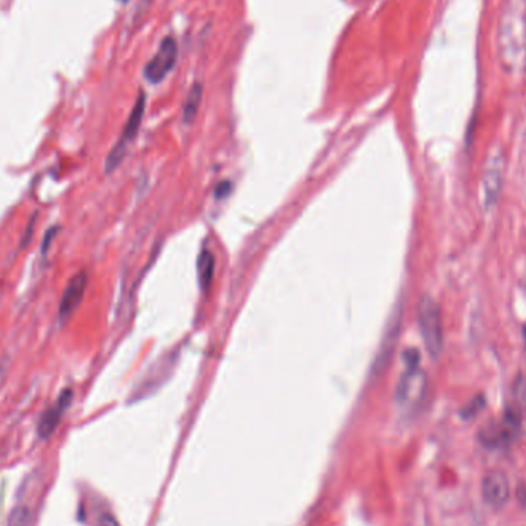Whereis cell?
<instances>
[{"label":"cell","mask_w":526,"mask_h":526,"mask_svg":"<svg viewBox=\"0 0 526 526\" xmlns=\"http://www.w3.org/2000/svg\"><path fill=\"white\" fill-rule=\"evenodd\" d=\"M400 319H402V313L399 311L392 315V320L390 322V325H388L383 341L382 345H380L379 354L372 365V374H376V376H380V374L385 371V368H388V365H390V360L394 353V348H396L397 337L400 334Z\"/></svg>","instance_id":"cell-10"},{"label":"cell","mask_w":526,"mask_h":526,"mask_svg":"<svg viewBox=\"0 0 526 526\" xmlns=\"http://www.w3.org/2000/svg\"><path fill=\"white\" fill-rule=\"evenodd\" d=\"M177 61V43L173 37H165L160 42V47L157 50L154 57L147 63L143 70L145 77L151 83H159L165 78L169 71L174 68Z\"/></svg>","instance_id":"cell-5"},{"label":"cell","mask_w":526,"mask_h":526,"mask_svg":"<svg viewBox=\"0 0 526 526\" xmlns=\"http://www.w3.org/2000/svg\"><path fill=\"white\" fill-rule=\"evenodd\" d=\"M72 397H74V392H72L71 388H65V390L59 394L56 402L42 414L41 419H39V423H37L39 437L45 440V439H50L52 434L56 432L57 426L63 417V414L67 412V410L72 403Z\"/></svg>","instance_id":"cell-8"},{"label":"cell","mask_w":526,"mask_h":526,"mask_svg":"<svg viewBox=\"0 0 526 526\" xmlns=\"http://www.w3.org/2000/svg\"><path fill=\"white\" fill-rule=\"evenodd\" d=\"M417 320L423 344L432 359H437L443 350L442 313L431 295H423L417 306Z\"/></svg>","instance_id":"cell-2"},{"label":"cell","mask_w":526,"mask_h":526,"mask_svg":"<svg viewBox=\"0 0 526 526\" xmlns=\"http://www.w3.org/2000/svg\"><path fill=\"white\" fill-rule=\"evenodd\" d=\"M522 426V416L517 406H508L497 422H490L478 431L480 443L490 450L505 448L517 439Z\"/></svg>","instance_id":"cell-3"},{"label":"cell","mask_w":526,"mask_h":526,"mask_svg":"<svg viewBox=\"0 0 526 526\" xmlns=\"http://www.w3.org/2000/svg\"><path fill=\"white\" fill-rule=\"evenodd\" d=\"M482 496L492 508H502L509 501L511 486L508 476L502 470H491L482 482Z\"/></svg>","instance_id":"cell-7"},{"label":"cell","mask_w":526,"mask_h":526,"mask_svg":"<svg viewBox=\"0 0 526 526\" xmlns=\"http://www.w3.org/2000/svg\"><path fill=\"white\" fill-rule=\"evenodd\" d=\"M517 496H518V501H520V503H522V505L525 506V508H526V488H523V486H520V488H518Z\"/></svg>","instance_id":"cell-17"},{"label":"cell","mask_w":526,"mask_h":526,"mask_svg":"<svg viewBox=\"0 0 526 526\" xmlns=\"http://www.w3.org/2000/svg\"><path fill=\"white\" fill-rule=\"evenodd\" d=\"M87 286L88 274L85 271H78L68 280L62 293L61 304H59V319H61V322L70 319L76 313L77 308L81 306L83 295L87 293Z\"/></svg>","instance_id":"cell-6"},{"label":"cell","mask_w":526,"mask_h":526,"mask_svg":"<svg viewBox=\"0 0 526 526\" xmlns=\"http://www.w3.org/2000/svg\"><path fill=\"white\" fill-rule=\"evenodd\" d=\"M98 526H120V523L111 512H102L98 517Z\"/></svg>","instance_id":"cell-16"},{"label":"cell","mask_w":526,"mask_h":526,"mask_svg":"<svg viewBox=\"0 0 526 526\" xmlns=\"http://www.w3.org/2000/svg\"><path fill=\"white\" fill-rule=\"evenodd\" d=\"M406 370L400 377L396 388V402L402 408H411L422 400L426 390V376L420 370V353L408 350L403 354Z\"/></svg>","instance_id":"cell-1"},{"label":"cell","mask_w":526,"mask_h":526,"mask_svg":"<svg viewBox=\"0 0 526 526\" xmlns=\"http://www.w3.org/2000/svg\"><path fill=\"white\" fill-rule=\"evenodd\" d=\"M503 177V160L501 154H494L488 160L486 171L483 176V194H485V207L491 208L496 205V202L501 196Z\"/></svg>","instance_id":"cell-9"},{"label":"cell","mask_w":526,"mask_h":526,"mask_svg":"<svg viewBox=\"0 0 526 526\" xmlns=\"http://www.w3.org/2000/svg\"><path fill=\"white\" fill-rule=\"evenodd\" d=\"M145 107H147V97H145L143 91H140L139 96H137V101L134 103L133 109H131V114L128 117V120H127V123H125L119 140L116 142L113 149L109 151L107 160H105V173L107 174L113 173V171L119 168L125 154H127V149L129 147V143L136 139V136H137V133H139L140 125L143 120Z\"/></svg>","instance_id":"cell-4"},{"label":"cell","mask_w":526,"mask_h":526,"mask_svg":"<svg viewBox=\"0 0 526 526\" xmlns=\"http://www.w3.org/2000/svg\"><path fill=\"white\" fill-rule=\"evenodd\" d=\"M8 526H32L31 511L23 505H17L8 517Z\"/></svg>","instance_id":"cell-13"},{"label":"cell","mask_w":526,"mask_h":526,"mask_svg":"<svg viewBox=\"0 0 526 526\" xmlns=\"http://www.w3.org/2000/svg\"><path fill=\"white\" fill-rule=\"evenodd\" d=\"M485 403H486L485 396H482V394H480V396H476L474 399L471 400V402L466 403L462 410H460V417L465 419V420L474 419L477 414L483 410Z\"/></svg>","instance_id":"cell-14"},{"label":"cell","mask_w":526,"mask_h":526,"mask_svg":"<svg viewBox=\"0 0 526 526\" xmlns=\"http://www.w3.org/2000/svg\"><path fill=\"white\" fill-rule=\"evenodd\" d=\"M214 269L215 260L213 253L209 249H202L199 257H197V279H199V285L203 291H207L211 286Z\"/></svg>","instance_id":"cell-11"},{"label":"cell","mask_w":526,"mask_h":526,"mask_svg":"<svg viewBox=\"0 0 526 526\" xmlns=\"http://www.w3.org/2000/svg\"><path fill=\"white\" fill-rule=\"evenodd\" d=\"M202 97H203V85L194 83L193 88L189 90L185 105H183V123L188 125L196 119L197 111H199L200 103H202Z\"/></svg>","instance_id":"cell-12"},{"label":"cell","mask_w":526,"mask_h":526,"mask_svg":"<svg viewBox=\"0 0 526 526\" xmlns=\"http://www.w3.org/2000/svg\"><path fill=\"white\" fill-rule=\"evenodd\" d=\"M57 233H59V227L57 225L50 228L48 231L45 233V238H43V242H42V248H41L42 249V254H47L48 253V249H50L51 243H52V239L56 238Z\"/></svg>","instance_id":"cell-15"},{"label":"cell","mask_w":526,"mask_h":526,"mask_svg":"<svg viewBox=\"0 0 526 526\" xmlns=\"http://www.w3.org/2000/svg\"><path fill=\"white\" fill-rule=\"evenodd\" d=\"M523 341H525V350H526V325L523 326Z\"/></svg>","instance_id":"cell-18"}]
</instances>
